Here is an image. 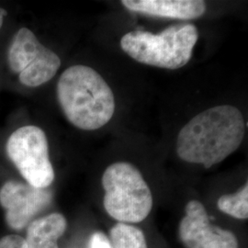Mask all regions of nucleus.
<instances>
[{
    "instance_id": "1",
    "label": "nucleus",
    "mask_w": 248,
    "mask_h": 248,
    "mask_svg": "<svg viewBox=\"0 0 248 248\" xmlns=\"http://www.w3.org/2000/svg\"><path fill=\"white\" fill-rule=\"evenodd\" d=\"M245 120L236 107H213L192 118L177 135V155L206 169L237 150L245 137Z\"/></svg>"
},
{
    "instance_id": "2",
    "label": "nucleus",
    "mask_w": 248,
    "mask_h": 248,
    "mask_svg": "<svg viewBox=\"0 0 248 248\" xmlns=\"http://www.w3.org/2000/svg\"><path fill=\"white\" fill-rule=\"evenodd\" d=\"M57 98L67 120L85 131L103 127L115 111L112 90L98 72L86 65H73L62 73Z\"/></svg>"
},
{
    "instance_id": "3",
    "label": "nucleus",
    "mask_w": 248,
    "mask_h": 248,
    "mask_svg": "<svg viewBox=\"0 0 248 248\" xmlns=\"http://www.w3.org/2000/svg\"><path fill=\"white\" fill-rule=\"evenodd\" d=\"M199 31L190 23L175 24L159 34L143 31L126 33L121 47L137 62L166 69H178L191 59Z\"/></svg>"
},
{
    "instance_id": "4",
    "label": "nucleus",
    "mask_w": 248,
    "mask_h": 248,
    "mask_svg": "<svg viewBox=\"0 0 248 248\" xmlns=\"http://www.w3.org/2000/svg\"><path fill=\"white\" fill-rule=\"evenodd\" d=\"M102 186L104 208L113 219L123 223H137L149 215L153 207L150 188L132 164L110 165L102 176Z\"/></svg>"
},
{
    "instance_id": "5",
    "label": "nucleus",
    "mask_w": 248,
    "mask_h": 248,
    "mask_svg": "<svg viewBox=\"0 0 248 248\" xmlns=\"http://www.w3.org/2000/svg\"><path fill=\"white\" fill-rule=\"evenodd\" d=\"M7 154L29 185L47 188L54 179L49 159L48 142L45 132L36 126H24L10 135Z\"/></svg>"
},
{
    "instance_id": "6",
    "label": "nucleus",
    "mask_w": 248,
    "mask_h": 248,
    "mask_svg": "<svg viewBox=\"0 0 248 248\" xmlns=\"http://www.w3.org/2000/svg\"><path fill=\"white\" fill-rule=\"evenodd\" d=\"M8 59L9 67L18 74L19 81L31 88L50 81L61 65L59 56L42 45L27 28L20 29L14 37Z\"/></svg>"
},
{
    "instance_id": "7",
    "label": "nucleus",
    "mask_w": 248,
    "mask_h": 248,
    "mask_svg": "<svg viewBox=\"0 0 248 248\" xmlns=\"http://www.w3.org/2000/svg\"><path fill=\"white\" fill-rule=\"evenodd\" d=\"M178 227L180 241L186 248H237L238 241L230 232L210 223L202 203L190 201Z\"/></svg>"
},
{
    "instance_id": "8",
    "label": "nucleus",
    "mask_w": 248,
    "mask_h": 248,
    "mask_svg": "<svg viewBox=\"0 0 248 248\" xmlns=\"http://www.w3.org/2000/svg\"><path fill=\"white\" fill-rule=\"evenodd\" d=\"M51 201L50 190L18 181H8L0 188V204L6 211L7 222L17 230L24 228Z\"/></svg>"
},
{
    "instance_id": "9",
    "label": "nucleus",
    "mask_w": 248,
    "mask_h": 248,
    "mask_svg": "<svg viewBox=\"0 0 248 248\" xmlns=\"http://www.w3.org/2000/svg\"><path fill=\"white\" fill-rule=\"evenodd\" d=\"M122 4L133 12L176 19L200 18L207 8L201 0H123Z\"/></svg>"
},
{
    "instance_id": "10",
    "label": "nucleus",
    "mask_w": 248,
    "mask_h": 248,
    "mask_svg": "<svg viewBox=\"0 0 248 248\" xmlns=\"http://www.w3.org/2000/svg\"><path fill=\"white\" fill-rule=\"evenodd\" d=\"M66 220L60 213H52L31 222L27 232V248H59L57 241L66 229Z\"/></svg>"
},
{
    "instance_id": "11",
    "label": "nucleus",
    "mask_w": 248,
    "mask_h": 248,
    "mask_svg": "<svg viewBox=\"0 0 248 248\" xmlns=\"http://www.w3.org/2000/svg\"><path fill=\"white\" fill-rule=\"evenodd\" d=\"M108 240L111 248H147L142 231L123 222L112 227Z\"/></svg>"
},
{
    "instance_id": "12",
    "label": "nucleus",
    "mask_w": 248,
    "mask_h": 248,
    "mask_svg": "<svg viewBox=\"0 0 248 248\" xmlns=\"http://www.w3.org/2000/svg\"><path fill=\"white\" fill-rule=\"evenodd\" d=\"M219 210L235 219L245 220L248 217V185L232 195L222 196L217 202Z\"/></svg>"
},
{
    "instance_id": "13",
    "label": "nucleus",
    "mask_w": 248,
    "mask_h": 248,
    "mask_svg": "<svg viewBox=\"0 0 248 248\" xmlns=\"http://www.w3.org/2000/svg\"><path fill=\"white\" fill-rule=\"evenodd\" d=\"M0 248H27L26 242L18 235H7L0 239Z\"/></svg>"
},
{
    "instance_id": "14",
    "label": "nucleus",
    "mask_w": 248,
    "mask_h": 248,
    "mask_svg": "<svg viewBox=\"0 0 248 248\" xmlns=\"http://www.w3.org/2000/svg\"><path fill=\"white\" fill-rule=\"evenodd\" d=\"M89 248H111V247L106 235L100 232H97L93 233L90 238Z\"/></svg>"
},
{
    "instance_id": "15",
    "label": "nucleus",
    "mask_w": 248,
    "mask_h": 248,
    "mask_svg": "<svg viewBox=\"0 0 248 248\" xmlns=\"http://www.w3.org/2000/svg\"><path fill=\"white\" fill-rule=\"evenodd\" d=\"M6 15H7V11L5 9H0V29L2 27L3 21H4V18H5Z\"/></svg>"
}]
</instances>
